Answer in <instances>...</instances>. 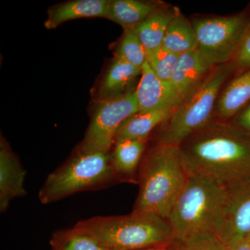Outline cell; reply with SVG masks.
<instances>
[{
	"mask_svg": "<svg viewBox=\"0 0 250 250\" xmlns=\"http://www.w3.org/2000/svg\"><path fill=\"white\" fill-rule=\"evenodd\" d=\"M189 172L227 187L250 177V134L212 120L179 146Z\"/></svg>",
	"mask_w": 250,
	"mask_h": 250,
	"instance_id": "obj_1",
	"label": "cell"
},
{
	"mask_svg": "<svg viewBox=\"0 0 250 250\" xmlns=\"http://www.w3.org/2000/svg\"><path fill=\"white\" fill-rule=\"evenodd\" d=\"M190 174L179 146L154 143L140 166L139 192L133 210L152 212L168 219Z\"/></svg>",
	"mask_w": 250,
	"mask_h": 250,
	"instance_id": "obj_2",
	"label": "cell"
},
{
	"mask_svg": "<svg viewBox=\"0 0 250 250\" xmlns=\"http://www.w3.org/2000/svg\"><path fill=\"white\" fill-rule=\"evenodd\" d=\"M75 227L108 250L162 248L174 242L168 219L144 210H133L125 215L95 216L81 220Z\"/></svg>",
	"mask_w": 250,
	"mask_h": 250,
	"instance_id": "obj_3",
	"label": "cell"
},
{
	"mask_svg": "<svg viewBox=\"0 0 250 250\" xmlns=\"http://www.w3.org/2000/svg\"><path fill=\"white\" fill-rule=\"evenodd\" d=\"M226 187L205 175L190 172L168 220L174 242L216 232L223 213Z\"/></svg>",
	"mask_w": 250,
	"mask_h": 250,
	"instance_id": "obj_4",
	"label": "cell"
},
{
	"mask_svg": "<svg viewBox=\"0 0 250 250\" xmlns=\"http://www.w3.org/2000/svg\"><path fill=\"white\" fill-rule=\"evenodd\" d=\"M236 74L232 62L212 67L159 127L155 143L179 146L190 135L209 123L213 120L219 94Z\"/></svg>",
	"mask_w": 250,
	"mask_h": 250,
	"instance_id": "obj_5",
	"label": "cell"
},
{
	"mask_svg": "<svg viewBox=\"0 0 250 250\" xmlns=\"http://www.w3.org/2000/svg\"><path fill=\"white\" fill-rule=\"evenodd\" d=\"M120 183L113 169L111 151L76 150L58 169L47 176L39 190L43 205L58 202L85 190H99Z\"/></svg>",
	"mask_w": 250,
	"mask_h": 250,
	"instance_id": "obj_6",
	"label": "cell"
},
{
	"mask_svg": "<svg viewBox=\"0 0 250 250\" xmlns=\"http://www.w3.org/2000/svg\"><path fill=\"white\" fill-rule=\"evenodd\" d=\"M250 22V6L228 16L195 18L197 49L212 67L233 62Z\"/></svg>",
	"mask_w": 250,
	"mask_h": 250,
	"instance_id": "obj_7",
	"label": "cell"
},
{
	"mask_svg": "<svg viewBox=\"0 0 250 250\" xmlns=\"http://www.w3.org/2000/svg\"><path fill=\"white\" fill-rule=\"evenodd\" d=\"M139 111L135 90L117 98L100 100L77 150L111 151L121 125Z\"/></svg>",
	"mask_w": 250,
	"mask_h": 250,
	"instance_id": "obj_8",
	"label": "cell"
},
{
	"mask_svg": "<svg viewBox=\"0 0 250 250\" xmlns=\"http://www.w3.org/2000/svg\"><path fill=\"white\" fill-rule=\"evenodd\" d=\"M215 234L226 243L246 239L250 234V177L226 187Z\"/></svg>",
	"mask_w": 250,
	"mask_h": 250,
	"instance_id": "obj_9",
	"label": "cell"
},
{
	"mask_svg": "<svg viewBox=\"0 0 250 250\" xmlns=\"http://www.w3.org/2000/svg\"><path fill=\"white\" fill-rule=\"evenodd\" d=\"M139 112L176 107L181 99L170 82L156 76L146 62L142 67L141 80L135 90Z\"/></svg>",
	"mask_w": 250,
	"mask_h": 250,
	"instance_id": "obj_10",
	"label": "cell"
},
{
	"mask_svg": "<svg viewBox=\"0 0 250 250\" xmlns=\"http://www.w3.org/2000/svg\"><path fill=\"white\" fill-rule=\"evenodd\" d=\"M0 147V210L4 213L12 200L27 193L26 170L2 139Z\"/></svg>",
	"mask_w": 250,
	"mask_h": 250,
	"instance_id": "obj_11",
	"label": "cell"
},
{
	"mask_svg": "<svg viewBox=\"0 0 250 250\" xmlns=\"http://www.w3.org/2000/svg\"><path fill=\"white\" fill-rule=\"evenodd\" d=\"M250 103V69L236 74L219 94L213 119L231 122Z\"/></svg>",
	"mask_w": 250,
	"mask_h": 250,
	"instance_id": "obj_12",
	"label": "cell"
},
{
	"mask_svg": "<svg viewBox=\"0 0 250 250\" xmlns=\"http://www.w3.org/2000/svg\"><path fill=\"white\" fill-rule=\"evenodd\" d=\"M212 67L197 50L190 51L179 56L170 83L181 102L205 78Z\"/></svg>",
	"mask_w": 250,
	"mask_h": 250,
	"instance_id": "obj_13",
	"label": "cell"
},
{
	"mask_svg": "<svg viewBox=\"0 0 250 250\" xmlns=\"http://www.w3.org/2000/svg\"><path fill=\"white\" fill-rule=\"evenodd\" d=\"M147 141L126 140L115 143L111 152L112 162L120 183L138 184L140 166L146 152Z\"/></svg>",
	"mask_w": 250,
	"mask_h": 250,
	"instance_id": "obj_14",
	"label": "cell"
},
{
	"mask_svg": "<svg viewBox=\"0 0 250 250\" xmlns=\"http://www.w3.org/2000/svg\"><path fill=\"white\" fill-rule=\"evenodd\" d=\"M108 0H75L57 5L47 12L45 27L55 29L62 23L83 18H105Z\"/></svg>",
	"mask_w": 250,
	"mask_h": 250,
	"instance_id": "obj_15",
	"label": "cell"
},
{
	"mask_svg": "<svg viewBox=\"0 0 250 250\" xmlns=\"http://www.w3.org/2000/svg\"><path fill=\"white\" fill-rule=\"evenodd\" d=\"M175 108L167 107L135 113L121 125L115 137L114 144L126 140L148 141L152 131L160 127L168 119Z\"/></svg>",
	"mask_w": 250,
	"mask_h": 250,
	"instance_id": "obj_16",
	"label": "cell"
},
{
	"mask_svg": "<svg viewBox=\"0 0 250 250\" xmlns=\"http://www.w3.org/2000/svg\"><path fill=\"white\" fill-rule=\"evenodd\" d=\"M161 5L156 1L111 0L104 18L120 24L124 29H134Z\"/></svg>",
	"mask_w": 250,
	"mask_h": 250,
	"instance_id": "obj_17",
	"label": "cell"
},
{
	"mask_svg": "<svg viewBox=\"0 0 250 250\" xmlns=\"http://www.w3.org/2000/svg\"><path fill=\"white\" fill-rule=\"evenodd\" d=\"M176 9L161 6L133 30L147 51V53L159 48L163 45L170 22L178 14Z\"/></svg>",
	"mask_w": 250,
	"mask_h": 250,
	"instance_id": "obj_18",
	"label": "cell"
},
{
	"mask_svg": "<svg viewBox=\"0 0 250 250\" xmlns=\"http://www.w3.org/2000/svg\"><path fill=\"white\" fill-rule=\"evenodd\" d=\"M142 69L115 58L102 82L99 90L100 100H109L124 95L125 90L139 75Z\"/></svg>",
	"mask_w": 250,
	"mask_h": 250,
	"instance_id": "obj_19",
	"label": "cell"
},
{
	"mask_svg": "<svg viewBox=\"0 0 250 250\" xmlns=\"http://www.w3.org/2000/svg\"><path fill=\"white\" fill-rule=\"evenodd\" d=\"M162 46L179 55L197 50L196 34L192 22L179 12L167 28Z\"/></svg>",
	"mask_w": 250,
	"mask_h": 250,
	"instance_id": "obj_20",
	"label": "cell"
},
{
	"mask_svg": "<svg viewBox=\"0 0 250 250\" xmlns=\"http://www.w3.org/2000/svg\"><path fill=\"white\" fill-rule=\"evenodd\" d=\"M49 244L51 250H108L75 226L52 233Z\"/></svg>",
	"mask_w": 250,
	"mask_h": 250,
	"instance_id": "obj_21",
	"label": "cell"
},
{
	"mask_svg": "<svg viewBox=\"0 0 250 250\" xmlns=\"http://www.w3.org/2000/svg\"><path fill=\"white\" fill-rule=\"evenodd\" d=\"M124 30L121 42L116 49V58L142 69L147 62V51L133 29Z\"/></svg>",
	"mask_w": 250,
	"mask_h": 250,
	"instance_id": "obj_22",
	"label": "cell"
},
{
	"mask_svg": "<svg viewBox=\"0 0 250 250\" xmlns=\"http://www.w3.org/2000/svg\"><path fill=\"white\" fill-rule=\"evenodd\" d=\"M179 56L161 46L147 54V62L156 76L164 82H170Z\"/></svg>",
	"mask_w": 250,
	"mask_h": 250,
	"instance_id": "obj_23",
	"label": "cell"
},
{
	"mask_svg": "<svg viewBox=\"0 0 250 250\" xmlns=\"http://www.w3.org/2000/svg\"><path fill=\"white\" fill-rule=\"evenodd\" d=\"M177 250H223L224 242L214 232L199 235L183 242H174Z\"/></svg>",
	"mask_w": 250,
	"mask_h": 250,
	"instance_id": "obj_24",
	"label": "cell"
},
{
	"mask_svg": "<svg viewBox=\"0 0 250 250\" xmlns=\"http://www.w3.org/2000/svg\"><path fill=\"white\" fill-rule=\"evenodd\" d=\"M231 62L236 67V74L250 69V22L239 49Z\"/></svg>",
	"mask_w": 250,
	"mask_h": 250,
	"instance_id": "obj_25",
	"label": "cell"
},
{
	"mask_svg": "<svg viewBox=\"0 0 250 250\" xmlns=\"http://www.w3.org/2000/svg\"><path fill=\"white\" fill-rule=\"evenodd\" d=\"M237 127L250 134V103L231 121Z\"/></svg>",
	"mask_w": 250,
	"mask_h": 250,
	"instance_id": "obj_26",
	"label": "cell"
},
{
	"mask_svg": "<svg viewBox=\"0 0 250 250\" xmlns=\"http://www.w3.org/2000/svg\"><path fill=\"white\" fill-rule=\"evenodd\" d=\"M223 250H250V245L246 239L239 240L230 243L224 242Z\"/></svg>",
	"mask_w": 250,
	"mask_h": 250,
	"instance_id": "obj_27",
	"label": "cell"
},
{
	"mask_svg": "<svg viewBox=\"0 0 250 250\" xmlns=\"http://www.w3.org/2000/svg\"><path fill=\"white\" fill-rule=\"evenodd\" d=\"M136 250H177V246L175 243L171 245V246L167 247H162V248H147V249H141Z\"/></svg>",
	"mask_w": 250,
	"mask_h": 250,
	"instance_id": "obj_28",
	"label": "cell"
},
{
	"mask_svg": "<svg viewBox=\"0 0 250 250\" xmlns=\"http://www.w3.org/2000/svg\"><path fill=\"white\" fill-rule=\"evenodd\" d=\"M246 239V241H248V243H249V244L250 245V234L249 235V236L247 237Z\"/></svg>",
	"mask_w": 250,
	"mask_h": 250,
	"instance_id": "obj_29",
	"label": "cell"
}]
</instances>
